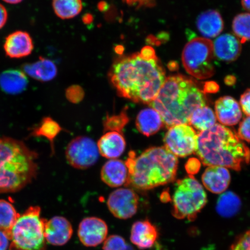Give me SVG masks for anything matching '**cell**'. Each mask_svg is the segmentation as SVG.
Wrapping results in <instances>:
<instances>
[{"label": "cell", "mask_w": 250, "mask_h": 250, "mask_svg": "<svg viewBox=\"0 0 250 250\" xmlns=\"http://www.w3.org/2000/svg\"><path fill=\"white\" fill-rule=\"evenodd\" d=\"M108 76L119 95L133 102L149 105L154 101L167 79L157 56L145 57L140 52L117 58Z\"/></svg>", "instance_id": "obj_1"}, {"label": "cell", "mask_w": 250, "mask_h": 250, "mask_svg": "<svg viewBox=\"0 0 250 250\" xmlns=\"http://www.w3.org/2000/svg\"><path fill=\"white\" fill-rule=\"evenodd\" d=\"M150 107L157 111L168 128L189 125L190 115L196 108L207 105L205 93L189 78L176 75L167 78Z\"/></svg>", "instance_id": "obj_2"}, {"label": "cell", "mask_w": 250, "mask_h": 250, "mask_svg": "<svg viewBox=\"0 0 250 250\" xmlns=\"http://www.w3.org/2000/svg\"><path fill=\"white\" fill-rule=\"evenodd\" d=\"M196 154L207 167L241 170L250 162V149L233 130L215 124L198 134Z\"/></svg>", "instance_id": "obj_3"}, {"label": "cell", "mask_w": 250, "mask_h": 250, "mask_svg": "<svg viewBox=\"0 0 250 250\" xmlns=\"http://www.w3.org/2000/svg\"><path fill=\"white\" fill-rule=\"evenodd\" d=\"M125 162L129 174L126 187L143 190L173 181L179 164L177 156L165 146L149 148L139 156L131 152Z\"/></svg>", "instance_id": "obj_4"}, {"label": "cell", "mask_w": 250, "mask_h": 250, "mask_svg": "<svg viewBox=\"0 0 250 250\" xmlns=\"http://www.w3.org/2000/svg\"><path fill=\"white\" fill-rule=\"evenodd\" d=\"M36 152L22 142L0 137V193L20 191L37 176Z\"/></svg>", "instance_id": "obj_5"}, {"label": "cell", "mask_w": 250, "mask_h": 250, "mask_svg": "<svg viewBox=\"0 0 250 250\" xmlns=\"http://www.w3.org/2000/svg\"><path fill=\"white\" fill-rule=\"evenodd\" d=\"M41 208L31 206L20 215L9 233L10 250H45L46 220L41 217Z\"/></svg>", "instance_id": "obj_6"}, {"label": "cell", "mask_w": 250, "mask_h": 250, "mask_svg": "<svg viewBox=\"0 0 250 250\" xmlns=\"http://www.w3.org/2000/svg\"><path fill=\"white\" fill-rule=\"evenodd\" d=\"M175 186L172 214L180 220H195L207 203L205 190L192 176L178 181Z\"/></svg>", "instance_id": "obj_7"}, {"label": "cell", "mask_w": 250, "mask_h": 250, "mask_svg": "<svg viewBox=\"0 0 250 250\" xmlns=\"http://www.w3.org/2000/svg\"><path fill=\"white\" fill-rule=\"evenodd\" d=\"M214 56L213 43L210 40L201 37L193 39L183 49V66L193 78L208 79L215 73Z\"/></svg>", "instance_id": "obj_8"}, {"label": "cell", "mask_w": 250, "mask_h": 250, "mask_svg": "<svg viewBox=\"0 0 250 250\" xmlns=\"http://www.w3.org/2000/svg\"><path fill=\"white\" fill-rule=\"evenodd\" d=\"M198 134L188 124L168 128L164 137L165 146L177 157L184 158L194 153L198 146Z\"/></svg>", "instance_id": "obj_9"}, {"label": "cell", "mask_w": 250, "mask_h": 250, "mask_svg": "<svg viewBox=\"0 0 250 250\" xmlns=\"http://www.w3.org/2000/svg\"><path fill=\"white\" fill-rule=\"evenodd\" d=\"M98 146L86 136H78L71 140L65 150V156L69 164L79 169L92 167L99 156Z\"/></svg>", "instance_id": "obj_10"}, {"label": "cell", "mask_w": 250, "mask_h": 250, "mask_svg": "<svg viewBox=\"0 0 250 250\" xmlns=\"http://www.w3.org/2000/svg\"><path fill=\"white\" fill-rule=\"evenodd\" d=\"M107 206L115 217L126 220L136 214L139 206V196L132 189H118L109 195Z\"/></svg>", "instance_id": "obj_11"}, {"label": "cell", "mask_w": 250, "mask_h": 250, "mask_svg": "<svg viewBox=\"0 0 250 250\" xmlns=\"http://www.w3.org/2000/svg\"><path fill=\"white\" fill-rule=\"evenodd\" d=\"M108 227L102 219L87 217L81 222L78 235L81 243L86 247H96L107 239Z\"/></svg>", "instance_id": "obj_12"}, {"label": "cell", "mask_w": 250, "mask_h": 250, "mask_svg": "<svg viewBox=\"0 0 250 250\" xmlns=\"http://www.w3.org/2000/svg\"><path fill=\"white\" fill-rule=\"evenodd\" d=\"M70 221L61 216H56L46 220L44 236L46 242L53 246H63L69 241L73 234Z\"/></svg>", "instance_id": "obj_13"}, {"label": "cell", "mask_w": 250, "mask_h": 250, "mask_svg": "<svg viewBox=\"0 0 250 250\" xmlns=\"http://www.w3.org/2000/svg\"><path fill=\"white\" fill-rule=\"evenodd\" d=\"M6 55L12 59H20L30 55L34 49L32 38L24 31H16L6 37L4 43Z\"/></svg>", "instance_id": "obj_14"}, {"label": "cell", "mask_w": 250, "mask_h": 250, "mask_svg": "<svg viewBox=\"0 0 250 250\" xmlns=\"http://www.w3.org/2000/svg\"><path fill=\"white\" fill-rule=\"evenodd\" d=\"M215 114L220 123L226 126H234L242 117L239 103L230 96L221 97L215 103Z\"/></svg>", "instance_id": "obj_15"}, {"label": "cell", "mask_w": 250, "mask_h": 250, "mask_svg": "<svg viewBox=\"0 0 250 250\" xmlns=\"http://www.w3.org/2000/svg\"><path fill=\"white\" fill-rule=\"evenodd\" d=\"M158 238L157 228L149 220L137 221L131 229V242L141 250L151 248Z\"/></svg>", "instance_id": "obj_16"}, {"label": "cell", "mask_w": 250, "mask_h": 250, "mask_svg": "<svg viewBox=\"0 0 250 250\" xmlns=\"http://www.w3.org/2000/svg\"><path fill=\"white\" fill-rule=\"evenodd\" d=\"M129 175L126 162L119 159H111L106 162L101 171L103 182L113 188L126 186Z\"/></svg>", "instance_id": "obj_17"}, {"label": "cell", "mask_w": 250, "mask_h": 250, "mask_svg": "<svg viewBox=\"0 0 250 250\" xmlns=\"http://www.w3.org/2000/svg\"><path fill=\"white\" fill-rule=\"evenodd\" d=\"M214 54L219 60L232 62L239 58L242 51L240 41L230 34L218 37L213 43Z\"/></svg>", "instance_id": "obj_18"}, {"label": "cell", "mask_w": 250, "mask_h": 250, "mask_svg": "<svg viewBox=\"0 0 250 250\" xmlns=\"http://www.w3.org/2000/svg\"><path fill=\"white\" fill-rule=\"evenodd\" d=\"M202 179L206 189L215 194H220L229 187L230 175L226 167H209L203 174Z\"/></svg>", "instance_id": "obj_19"}, {"label": "cell", "mask_w": 250, "mask_h": 250, "mask_svg": "<svg viewBox=\"0 0 250 250\" xmlns=\"http://www.w3.org/2000/svg\"><path fill=\"white\" fill-rule=\"evenodd\" d=\"M97 146L99 154L103 157L116 159L123 154L126 143L121 133L108 132L99 139Z\"/></svg>", "instance_id": "obj_20"}, {"label": "cell", "mask_w": 250, "mask_h": 250, "mask_svg": "<svg viewBox=\"0 0 250 250\" xmlns=\"http://www.w3.org/2000/svg\"><path fill=\"white\" fill-rule=\"evenodd\" d=\"M196 26L205 39L215 38L223 31L224 24L223 18L216 10L203 12L197 19Z\"/></svg>", "instance_id": "obj_21"}, {"label": "cell", "mask_w": 250, "mask_h": 250, "mask_svg": "<svg viewBox=\"0 0 250 250\" xmlns=\"http://www.w3.org/2000/svg\"><path fill=\"white\" fill-rule=\"evenodd\" d=\"M136 125L139 132L146 136L154 135L163 127V120L155 109L149 107L142 109L136 118Z\"/></svg>", "instance_id": "obj_22"}, {"label": "cell", "mask_w": 250, "mask_h": 250, "mask_svg": "<svg viewBox=\"0 0 250 250\" xmlns=\"http://www.w3.org/2000/svg\"><path fill=\"white\" fill-rule=\"evenodd\" d=\"M23 71L25 74L42 82H48L54 79L58 73L57 67L54 62L42 57L33 63L24 64Z\"/></svg>", "instance_id": "obj_23"}, {"label": "cell", "mask_w": 250, "mask_h": 250, "mask_svg": "<svg viewBox=\"0 0 250 250\" xmlns=\"http://www.w3.org/2000/svg\"><path fill=\"white\" fill-rule=\"evenodd\" d=\"M27 78L23 71L8 70L0 74V87L5 93L17 95L26 89Z\"/></svg>", "instance_id": "obj_24"}, {"label": "cell", "mask_w": 250, "mask_h": 250, "mask_svg": "<svg viewBox=\"0 0 250 250\" xmlns=\"http://www.w3.org/2000/svg\"><path fill=\"white\" fill-rule=\"evenodd\" d=\"M215 112L207 105L196 108L190 115L189 125L201 132L210 129L216 124Z\"/></svg>", "instance_id": "obj_25"}, {"label": "cell", "mask_w": 250, "mask_h": 250, "mask_svg": "<svg viewBox=\"0 0 250 250\" xmlns=\"http://www.w3.org/2000/svg\"><path fill=\"white\" fill-rule=\"evenodd\" d=\"M241 207V201L235 193L228 191L223 192L217 201L216 209L218 213L224 217L234 216Z\"/></svg>", "instance_id": "obj_26"}, {"label": "cell", "mask_w": 250, "mask_h": 250, "mask_svg": "<svg viewBox=\"0 0 250 250\" xmlns=\"http://www.w3.org/2000/svg\"><path fill=\"white\" fill-rule=\"evenodd\" d=\"M52 7L59 18L69 20L80 13L83 5L81 0H53Z\"/></svg>", "instance_id": "obj_27"}, {"label": "cell", "mask_w": 250, "mask_h": 250, "mask_svg": "<svg viewBox=\"0 0 250 250\" xmlns=\"http://www.w3.org/2000/svg\"><path fill=\"white\" fill-rule=\"evenodd\" d=\"M20 215L12 203L0 200V230L7 233L9 236V233Z\"/></svg>", "instance_id": "obj_28"}, {"label": "cell", "mask_w": 250, "mask_h": 250, "mask_svg": "<svg viewBox=\"0 0 250 250\" xmlns=\"http://www.w3.org/2000/svg\"><path fill=\"white\" fill-rule=\"evenodd\" d=\"M62 128L57 123L51 118L45 117L41 123L34 128L32 135L36 137H43L48 139L52 145L54 140L61 132Z\"/></svg>", "instance_id": "obj_29"}, {"label": "cell", "mask_w": 250, "mask_h": 250, "mask_svg": "<svg viewBox=\"0 0 250 250\" xmlns=\"http://www.w3.org/2000/svg\"><path fill=\"white\" fill-rule=\"evenodd\" d=\"M232 30L240 43L250 41V13L236 15L233 21Z\"/></svg>", "instance_id": "obj_30"}, {"label": "cell", "mask_w": 250, "mask_h": 250, "mask_svg": "<svg viewBox=\"0 0 250 250\" xmlns=\"http://www.w3.org/2000/svg\"><path fill=\"white\" fill-rule=\"evenodd\" d=\"M129 118L127 114L126 109L118 115L106 117L103 125L105 131L121 133L125 126L129 123Z\"/></svg>", "instance_id": "obj_31"}, {"label": "cell", "mask_w": 250, "mask_h": 250, "mask_svg": "<svg viewBox=\"0 0 250 250\" xmlns=\"http://www.w3.org/2000/svg\"><path fill=\"white\" fill-rule=\"evenodd\" d=\"M103 250H134L128 245L123 237L111 235L107 237L103 246Z\"/></svg>", "instance_id": "obj_32"}, {"label": "cell", "mask_w": 250, "mask_h": 250, "mask_svg": "<svg viewBox=\"0 0 250 250\" xmlns=\"http://www.w3.org/2000/svg\"><path fill=\"white\" fill-rule=\"evenodd\" d=\"M229 250H250V230L237 237Z\"/></svg>", "instance_id": "obj_33"}, {"label": "cell", "mask_w": 250, "mask_h": 250, "mask_svg": "<svg viewBox=\"0 0 250 250\" xmlns=\"http://www.w3.org/2000/svg\"><path fill=\"white\" fill-rule=\"evenodd\" d=\"M67 98L71 103H79L83 98L84 92L82 87L78 85H73L68 87L65 93Z\"/></svg>", "instance_id": "obj_34"}, {"label": "cell", "mask_w": 250, "mask_h": 250, "mask_svg": "<svg viewBox=\"0 0 250 250\" xmlns=\"http://www.w3.org/2000/svg\"><path fill=\"white\" fill-rule=\"evenodd\" d=\"M237 135L242 140L250 143V116L246 117L240 124Z\"/></svg>", "instance_id": "obj_35"}, {"label": "cell", "mask_w": 250, "mask_h": 250, "mask_svg": "<svg viewBox=\"0 0 250 250\" xmlns=\"http://www.w3.org/2000/svg\"><path fill=\"white\" fill-rule=\"evenodd\" d=\"M240 105L244 113L250 116V89H247L240 97Z\"/></svg>", "instance_id": "obj_36"}, {"label": "cell", "mask_w": 250, "mask_h": 250, "mask_svg": "<svg viewBox=\"0 0 250 250\" xmlns=\"http://www.w3.org/2000/svg\"><path fill=\"white\" fill-rule=\"evenodd\" d=\"M127 5H137L138 7L142 6H146L149 7L154 4L155 0H123Z\"/></svg>", "instance_id": "obj_37"}, {"label": "cell", "mask_w": 250, "mask_h": 250, "mask_svg": "<svg viewBox=\"0 0 250 250\" xmlns=\"http://www.w3.org/2000/svg\"><path fill=\"white\" fill-rule=\"evenodd\" d=\"M10 239L7 234L2 230H0V250H7L9 248Z\"/></svg>", "instance_id": "obj_38"}, {"label": "cell", "mask_w": 250, "mask_h": 250, "mask_svg": "<svg viewBox=\"0 0 250 250\" xmlns=\"http://www.w3.org/2000/svg\"><path fill=\"white\" fill-rule=\"evenodd\" d=\"M203 92L205 93H216L218 91L219 86L214 81H209V82L206 83L203 87Z\"/></svg>", "instance_id": "obj_39"}, {"label": "cell", "mask_w": 250, "mask_h": 250, "mask_svg": "<svg viewBox=\"0 0 250 250\" xmlns=\"http://www.w3.org/2000/svg\"><path fill=\"white\" fill-rule=\"evenodd\" d=\"M8 20V12L4 5L0 4V30L4 27Z\"/></svg>", "instance_id": "obj_40"}, {"label": "cell", "mask_w": 250, "mask_h": 250, "mask_svg": "<svg viewBox=\"0 0 250 250\" xmlns=\"http://www.w3.org/2000/svg\"><path fill=\"white\" fill-rule=\"evenodd\" d=\"M242 5L244 9L250 13V0H242Z\"/></svg>", "instance_id": "obj_41"}, {"label": "cell", "mask_w": 250, "mask_h": 250, "mask_svg": "<svg viewBox=\"0 0 250 250\" xmlns=\"http://www.w3.org/2000/svg\"><path fill=\"white\" fill-rule=\"evenodd\" d=\"M225 81H226V83L227 85H231L235 83L236 78L232 76H228L226 78V80H225Z\"/></svg>", "instance_id": "obj_42"}, {"label": "cell", "mask_w": 250, "mask_h": 250, "mask_svg": "<svg viewBox=\"0 0 250 250\" xmlns=\"http://www.w3.org/2000/svg\"><path fill=\"white\" fill-rule=\"evenodd\" d=\"M7 4H20L21 1H23V0H2Z\"/></svg>", "instance_id": "obj_43"}]
</instances>
